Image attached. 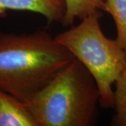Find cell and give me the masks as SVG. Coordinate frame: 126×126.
Listing matches in <instances>:
<instances>
[{
	"mask_svg": "<svg viewBox=\"0 0 126 126\" xmlns=\"http://www.w3.org/2000/svg\"><path fill=\"white\" fill-rule=\"evenodd\" d=\"M74 58L44 30L0 32V89L27 103Z\"/></svg>",
	"mask_w": 126,
	"mask_h": 126,
	"instance_id": "obj_1",
	"label": "cell"
},
{
	"mask_svg": "<svg viewBox=\"0 0 126 126\" xmlns=\"http://www.w3.org/2000/svg\"><path fill=\"white\" fill-rule=\"evenodd\" d=\"M25 104L38 126H93L99 92L93 77L74 58Z\"/></svg>",
	"mask_w": 126,
	"mask_h": 126,
	"instance_id": "obj_2",
	"label": "cell"
},
{
	"mask_svg": "<svg viewBox=\"0 0 126 126\" xmlns=\"http://www.w3.org/2000/svg\"><path fill=\"white\" fill-rule=\"evenodd\" d=\"M102 12L81 20V22L55 36L91 74L99 92L102 108H113V85L126 64V51L116 39L105 36L99 18Z\"/></svg>",
	"mask_w": 126,
	"mask_h": 126,
	"instance_id": "obj_3",
	"label": "cell"
},
{
	"mask_svg": "<svg viewBox=\"0 0 126 126\" xmlns=\"http://www.w3.org/2000/svg\"><path fill=\"white\" fill-rule=\"evenodd\" d=\"M30 11L41 14L49 24L63 25L66 15L65 0H0V18L7 11Z\"/></svg>",
	"mask_w": 126,
	"mask_h": 126,
	"instance_id": "obj_4",
	"label": "cell"
},
{
	"mask_svg": "<svg viewBox=\"0 0 126 126\" xmlns=\"http://www.w3.org/2000/svg\"><path fill=\"white\" fill-rule=\"evenodd\" d=\"M0 126H38L27 104L0 89Z\"/></svg>",
	"mask_w": 126,
	"mask_h": 126,
	"instance_id": "obj_5",
	"label": "cell"
},
{
	"mask_svg": "<svg viewBox=\"0 0 126 126\" xmlns=\"http://www.w3.org/2000/svg\"><path fill=\"white\" fill-rule=\"evenodd\" d=\"M104 0H65L66 15L63 25L72 26L76 19L82 20L103 11Z\"/></svg>",
	"mask_w": 126,
	"mask_h": 126,
	"instance_id": "obj_6",
	"label": "cell"
},
{
	"mask_svg": "<svg viewBox=\"0 0 126 126\" xmlns=\"http://www.w3.org/2000/svg\"><path fill=\"white\" fill-rule=\"evenodd\" d=\"M102 10L111 16L116 28V40L126 51V0H104Z\"/></svg>",
	"mask_w": 126,
	"mask_h": 126,
	"instance_id": "obj_7",
	"label": "cell"
},
{
	"mask_svg": "<svg viewBox=\"0 0 126 126\" xmlns=\"http://www.w3.org/2000/svg\"><path fill=\"white\" fill-rule=\"evenodd\" d=\"M113 108L115 114L111 125L126 126V64L114 83Z\"/></svg>",
	"mask_w": 126,
	"mask_h": 126,
	"instance_id": "obj_8",
	"label": "cell"
}]
</instances>
